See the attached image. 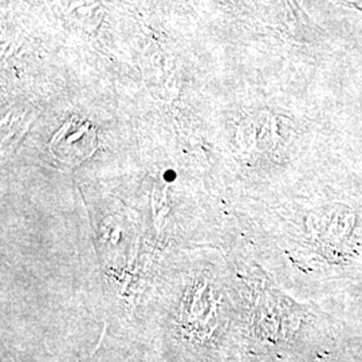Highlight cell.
<instances>
[{
	"label": "cell",
	"mask_w": 362,
	"mask_h": 362,
	"mask_svg": "<svg viewBox=\"0 0 362 362\" xmlns=\"http://www.w3.org/2000/svg\"><path fill=\"white\" fill-rule=\"evenodd\" d=\"M334 1H338L342 6H346V7H351V8L362 11V0H334Z\"/></svg>",
	"instance_id": "6da1fadb"
}]
</instances>
